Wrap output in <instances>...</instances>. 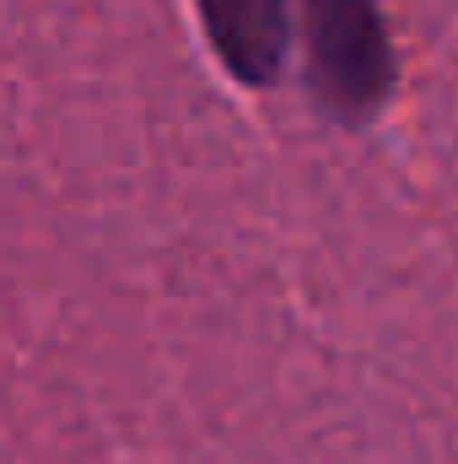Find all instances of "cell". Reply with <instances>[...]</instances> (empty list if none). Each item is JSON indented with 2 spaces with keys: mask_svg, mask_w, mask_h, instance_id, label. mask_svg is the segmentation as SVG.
<instances>
[{
  "mask_svg": "<svg viewBox=\"0 0 458 464\" xmlns=\"http://www.w3.org/2000/svg\"><path fill=\"white\" fill-rule=\"evenodd\" d=\"M394 38L383 0H302V76L319 114L361 130L394 98Z\"/></svg>",
  "mask_w": 458,
  "mask_h": 464,
  "instance_id": "6da1fadb",
  "label": "cell"
},
{
  "mask_svg": "<svg viewBox=\"0 0 458 464\" xmlns=\"http://www.w3.org/2000/svg\"><path fill=\"white\" fill-rule=\"evenodd\" d=\"M211 54L232 82L275 87L291 54V0H195Z\"/></svg>",
  "mask_w": 458,
  "mask_h": 464,
  "instance_id": "7a4b0ae2",
  "label": "cell"
}]
</instances>
